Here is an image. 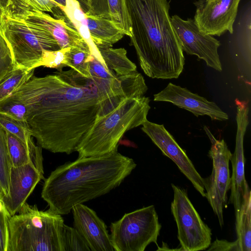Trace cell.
Instances as JSON below:
<instances>
[{"instance_id":"d6a6232c","label":"cell","mask_w":251,"mask_h":251,"mask_svg":"<svg viewBox=\"0 0 251 251\" xmlns=\"http://www.w3.org/2000/svg\"><path fill=\"white\" fill-rule=\"evenodd\" d=\"M85 13L90 15H102L110 18L107 0H76Z\"/></svg>"},{"instance_id":"f546056e","label":"cell","mask_w":251,"mask_h":251,"mask_svg":"<svg viewBox=\"0 0 251 251\" xmlns=\"http://www.w3.org/2000/svg\"><path fill=\"white\" fill-rule=\"evenodd\" d=\"M70 48L60 49L57 50H45L36 68L40 66L56 69L61 71L68 67L67 52Z\"/></svg>"},{"instance_id":"ffe728a7","label":"cell","mask_w":251,"mask_h":251,"mask_svg":"<svg viewBox=\"0 0 251 251\" xmlns=\"http://www.w3.org/2000/svg\"><path fill=\"white\" fill-rule=\"evenodd\" d=\"M61 9L88 45L92 55L107 67L97 46L91 39L85 13L79 2L76 0H66V5L62 6Z\"/></svg>"},{"instance_id":"5bb4252c","label":"cell","mask_w":251,"mask_h":251,"mask_svg":"<svg viewBox=\"0 0 251 251\" xmlns=\"http://www.w3.org/2000/svg\"><path fill=\"white\" fill-rule=\"evenodd\" d=\"M153 100L171 102L189 111L197 117L206 115L213 120L218 121L228 119V115L216 103L191 92L186 88L171 82L162 91L154 94Z\"/></svg>"},{"instance_id":"8d00e7d4","label":"cell","mask_w":251,"mask_h":251,"mask_svg":"<svg viewBox=\"0 0 251 251\" xmlns=\"http://www.w3.org/2000/svg\"><path fill=\"white\" fill-rule=\"evenodd\" d=\"M4 13V9L1 4L0 3V29L2 26Z\"/></svg>"},{"instance_id":"f1b7e54d","label":"cell","mask_w":251,"mask_h":251,"mask_svg":"<svg viewBox=\"0 0 251 251\" xmlns=\"http://www.w3.org/2000/svg\"><path fill=\"white\" fill-rule=\"evenodd\" d=\"M0 126L6 132L15 136L27 145L34 144L27 124L0 114Z\"/></svg>"},{"instance_id":"7402d4cb","label":"cell","mask_w":251,"mask_h":251,"mask_svg":"<svg viewBox=\"0 0 251 251\" xmlns=\"http://www.w3.org/2000/svg\"><path fill=\"white\" fill-rule=\"evenodd\" d=\"M63 6L54 0H11V3L5 14L11 17L17 16L33 10L51 13L59 19L67 16L61 9Z\"/></svg>"},{"instance_id":"6da1fadb","label":"cell","mask_w":251,"mask_h":251,"mask_svg":"<svg viewBox=\"0 0 251 251\" xmlns=\"http://www.w3.org/2000/svg\"><path fill=\"white\" fill-rule=\"evenodd\" d=\"M90 73L87 77L71 68L33 75L11 94L25 104L29 130L42 149L75 151L96 119L131 97L124 75L113 71Z\"/></svg>"},{"instance_id":"7a4b0ae2","label":"cell","mask_w":251,"mask_h":251,"mask_svg":"<svg viewBox=\"0 0 251 251\" xmlns=\"http://www.w3.org/2000/svg\"><path fill=\"white\" fill-rule=\"evenodd\" d=\"M135 161L117 149L101 155L81 157L62 165L44 179L42 199L49 210L62 215L74 206L109 193L136 168Z\"/></svg>"},{"instance_id":"2e32d148","label":"cell","mask_w":251,"mask_h":251,"mask_svg":"<svg viewBox=\"0 0 251 251\" xmlns=\"http://www.w3.org/2000/svg\"><path fill=\"white\" fill-rule=\"evenodd\" d=\"M42 174L31 162L12 167L9 175L8 194L2 199L10 216L16 214L41 179H45Z\"/></svg>"},{"instance_id":"ba28073f","label":"cell","mask_w":251,"mask_h":251,"mask_svg":"<svg viewBox=\"0 0 251 251\" xmlns=\"http://www.w3.org/2000/svg\"><path fill=\"white\" fill-rule=\"evenodd\" d=\"M171 209L177 227L180 251L205 250L211 243V229L201 220L189 200L187 191L173 183Z\"/></svg>"},{"instance_id":"9c48e42d","label":"cell","mask_w":251,"mask_h":251,"mask_svg":"<svg viewBox=\"0 0 251 251\" xmlns=\"http://www.w3.org/2000/svg\"><path fill=\"white\" fill-rule=\"evenodd\" d=\"M204 129L211 142L208 156L213 163L211 175L203 178L205 197L222 227L223 210L227 207V192L230 189L229 163L232 153L224 139L217 140L207 127L205 126Z\"/></svg>"},{"instance_id":"ac0fdd59","label":"cell","mask_w":251,"mask_h":251,"mask_svg":"<svg viewBox=\"0 0 251 251\" xmlns=\"http://www.w3.org/2000/svg\"><path fill=\"white\" fill-rule=\"evenodd\" d=\"M85 15L91 39L97 47H111L124 36L123 30L110 18L102 15Z\"/></svg>"},{"instance_id":"f35d334b","label":"cell","mask_w":251,"mask_h":251,"mask_svg":"<svg viewBox=\"0 0 251 251\" xmlns=\"http://www.w3.org/2000/svg\"><path fill=\"white\" fill-rule=\"evenodd\" d=\"M4 195L5 194L4 191L0 184V199H2Z\"/></svg>"},{"instance_id":"30bf717a","label":"cell","mask_w":251,"mask_h":251,"mask_svg":"<svg viewBox=\"0 0 251 251\" xmlns=\"http://www.w3.org/2000/svg\"><path fill=\"white\" fill-rule=\"evenodd\" d=\"M174 29L182 49L187 54L195 55L206 65L218 71L222 70L218 53L220 42L212 35L201 31L194 19H182L177 15L171 17Z\"/></svg>"},{"instance_id":"277c9868","label":"cell","mask_w":251,"mask_h":251,"mask_svg":"<svg viewBox=\"0 0 251 251\" xmlns=\"http://www.w3.org/2000/svg\"><path fill=\"white\" fill-rule=\"evenodd\" d=\"M150 102L144 96L126 98L110 112L96 119L76 149L78 157L101 155L117 149L126 131L147 120Z\"/></svg>"},{"instance_id":"4dcf8cb0","label":"cell","mask_w":251,"mask_h":251,"mask_svg":"<svg viewBox=\"0 0 251 251\" xmlns=\"http://www.w3.org/2000/svg\"><path fill=\"white\" fill-rule=\"evenodd\" d=\"M63 251H90L85 241L74 227L64 225L63 231Z\"/></svg>"},{"instance_id":"d6986e66","label":"cell","mask_w":251,"mask_h":251,"mask_svg":"<svg viewBox=\"0 0 251 251\" xmlns=\"http://www.w3.org/2000/svg\"><path fill=\"white\" fill-rule=\"evenodd\" d=\"M6 132L12 166L19 167L32 162L44 174L42 148L35 144L27 145L15 136Z\"/></svg>"},{"instance_id":"8fae6325","label":"cell","mask_w":251,"mask_h":251,"mask_svg":"<svg viewBox=\"0 0 251 251\" xmlns=\"http://www.w3.org/2000/svg\"><path fill=\"white\" fill-rule=\"evenodd\" d=\"M141 129L164 155L175 162L201 196L205 197L203 178L197 171L185 151L179 146L164 125L147 120L142 125Z\"/></svg>"},{"instance_id":"8992f818","label":"cell","mask_w":251,"mask_h":251,"mask_svg":"<svg viewBox=\"0 0 251 251\" xmlns=\"http://www.w3.org/2000/svg\"><path fill=\"white\" fill-rule=\"evenodd\" d=\"M6 39L16 67L35 69L45 50L60 48L47 30L4 13L0 29Z\"/></svg>"},{"instance_id":"4fadbf2b","label":"cell","mask_w":251,"mask_h":251,"mask_svg":"<svg viewBox=\"0 0 251 251\" xmlns=\"http://www.w3.org/2000/svg\"><path fill=\"white\" fill-rule=\"evenodd\" d=\"M237 133L234 152L230 157L232 173L230 177V195L227 203L233 204L235 214L239 210L243 196L249 186L245 179L244 137L249 124V106L245 101L236 99Z\"/></svg>"},{"instance_id":"5b68a950","label":"cell","mask_w":251,"mask_h":251,"mask_svg":"<svg viewBox=\"0 0 251 251\" xmlns=\"http://www.w3.org/2000/svg\"><path fill=\"white\" fill-rule=\"evenodd\" d=\"M64 220L25 202L8 221L7 251H63Z\"/></svg>"},{"instance_id":"4316f807","label":"cell","mask_w":251,"mask_h":251,"mask_svg":"<svg viewBox=\"0 0 251 251\" xmlns=\"http://www.w3.org/2000/svg\"><path fill=\"white\" fill-rule=\"evenodd\" d=\"M12 167L6 131L0 126V184L5 196L8 193L9 175Z\"/></svg>"},{"instance_id":"e0dca14e","label":"cell","mask_w":251,"mask_h":251,"mask_svg":"<svg viewBox=\"0 0 251 251\" xmlns=\"http://www.w3.org/2000/svg\"><path fill=\"white\" fill-rule=\"evenodd\" d=\"M12 17L22 19L47 30L56 40L60 49H89L67 16L57 19L44 12L33 10Z\"/></svg>"},{"instance_id":"1f68e13d","label":"cell","mask_w":251,"mask_h":251,"mask_svg":"<svg viewBox=\"0 0 251 251\" xmlns=\"http://www.w3.org/2000/svg\"><path fill=\"white\" fill-rule=\"evenodd\" d=\"M16 67L9 46L0 29V81Z\"/></svg>"},{"instance_id":"d590c367","label":"cell","mask_w":251,"mask_h":251,"mask_svg":"<svg viewBox=\"0 0 251 251\" xmlns=\"http://www.w3.org/2000/svg\"><path fill=\"white\" fill-rule=\"evenodd\" d=\"M0 3L1 4L5 11L10 5L11 0H0Z\"/></svg>"},{"instance_id":"74e56055","label":"cell","mask_w":251,"mask_h":251,"mask_svg":"<svg viewBox=\"0 0 251 251\" xmlns=\"http://www.w3.org/2000/svg\"><path fill=\"white\" fill-rule=\"evenodd\" d=\"M60 5L65 6L66 5V0H54Z\"/></svg>"},{"instance_id":"d4e9b609","label":"cell","mask_w":251,"mask_h":251,"mask_svg":"<svg viewBox=\"0 0 251 251\" xmlns=\"http://www.w3.org/2000/svg\"><path fill=\"white\" fill-rule=\"evenodd\" d=\"M110 19L125 35L132 36L131 24L127 10L126 0H107Z\"/></svg>"},{"instance_id":"52a82bcc","label":"cell","mask_w":251,"mask_h":251,"mask_svg":"<svg viewBox=\"0 0 251 251\" xmlns=\"http://www.w3.org/2000/svg\"><path fill=\"white\" fill-rule=\"evenodd\" d=\"M115 251H144L151 243L157 246L161 225L154 205L125 214L110 226Z\"/></svg>"},{"instance_id":"7c38bea8","label":"cell","mask_w":251,"mask_h":251,"mask_svg":"<svg viewBox=\"0 0 251 251\" xmlns=\"http://www.w3.org/2000/svg\"><path fill=\"white\" fill-rule=\"evenodd\" d=\"M240 0H198L194 2L195 20L200 30L210 35L221 36L226 31L233 32Z\"/></svg>"},{"instance_id":"83f0119b","label":"cell","mask_w":251,"mask_h":251,"mask_svg":"<svg viewBox=\"0 0 251 251\" xmlns=\"http://www.w3.org/2000/svg\"><path fill=\"white\" fill-rule=\"evenodd\" d=\"M0 114L27 124V108L19 98L10 94L0 101Z\"/></svg>"},{"instance_id":"836d02e7","label":"cell","mask_w":251,"mask_h":251,"mask_svg":"<svg viewBox=\"0 0 251 251\" xmlns=\"http://www.w3.org/2000/svg\"><path fill=\"white\" fill-rule=\"evenodd\" d=\"M11 217L2 199H0V251H7L8 221Z\"/></svg>"},{"instance_id":"3957f363","label":"cell","mask_w":251,"mask_h":251,"mask_svg":"<svg viewBox=\"0 0 251 251\" xmlns=\"http://www.w3.org/2000/svg\"><path fill=\"white\" fill-rule=\"evenodd\" d=\"M132 36L140 67L152 78H177L185 64L167 0H126Z\"/></svg>"},{"instance_id":"9a60e30c","label":"cell","mask_w":251,"mask_h":251,"mask_svg":"<svg viewBox=\"0 0 251 251\" xmlns=\"http://www.w3.org/2000/svg\"><path fill=\"white\" fill-rule=\"evenodd\" d=\"M72 211L74 227L90 251H115L105 223L94 210L82 203L74 206Z\"/></svg>"},{"instance_id":"44dd1931","label":"cell","mask_w":251,"mask_h":251,"mask_svg":"<svg viewBox=\"0 0 251 251\" xmlns=\"http://www.w3.org/2000/svg\"><path fill=\"white\" fill-rule=\"evenodd\" d=\"M235 215L237 241L240 251H251V192H245Z\"/></svg>"},{"instance_id":"484cf974","label":"cell","mask_w":251,"mask_h":251,"mask_svg":"<svg viewBox=\"0 0 251 251\" xmlns=\"http://www.w3.org/2000/svg\"><path fill=\"white\" fill-rule=\"evenodd\" d=\"M94 56L89 48H70L67 52L68 67L90 77V61Z\"/></svg>"},{"instance_id":"e575fe53","label":"cell","mask_w":251,"mask_h":251,"mask_svg":"<svg viewBox=\"0 0 251 251\" xmlns=\"http://www.w3.org/2000/svg\"><path fill=\"white\" fill-rule=\"evenodd\" d=\"M208 248L207 251H240L237 240L230 242L226 240L216 239Z\"/></svg>"},{"instance_id":"603a6c76","label":"cell","mask_w":251,"mask_h":251,"mask_svg":"<svg viewBox=\"0 0 251 251\" xmlns=\"http://www.w3.org/2000/svg\"><path fill=\"white\" fill-rule=\"evenodd\" d=\"M107 67L117 75H125L136 71V66L126 55L124 48L97 47Z\"/></svg>"},{"instance_id":"cb8c5ba5","label":"cell","mask_w":251,"mask_h":251,"mask_svg":"<svg viewBox=\"0 0 251 251\" xmlns=\"http://www.w3.org/2000/svg\"><path fill=\"white\" fill-rule=\"evenodd\" d=\"M35 69L16 67L0 81V101L8 97L31 78Z\"/></svg>"}]
</instances>
